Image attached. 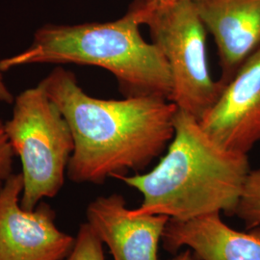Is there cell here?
Segmentation results:
<instances>
[{
  "label": "cell",
  "mask_w": 260,
  "mask_h": 260,
  "mask_svg": "<svg viewBox=\"0 0 260 260\" xmlns=\"http://www.w3.org/2000/svg\"><path fill=\"white\" fill-rule=\"evenodd\" d=\"M39 84L72 130L75 149L67 177L75 183L103 184L109 177L142 171L175 135L177 107L164 98L98 99L63 66L54 67Z\"/></svg>",
  "instance_id": "cell-1"
},
{
  "label": "cell",
  "mask_w": 260,
  "mask_h": 260,
  "mask_svg": "<svg viewBox=\"0 0 260 260\" xmlns=\"http://www.w3.org/2000/svg\"><path fill=\"white\" fill-rule=\"evenodd\" d=\"M167 149L148 173L118 177L143 196L131 214L165 215L177 221L221 212L234 216L251 170L248 154L223 149L200 121L178 108Z\"/></svg>",
  "instance_id": "cell-2"
},
{
  "label": "cell",
  "mask_w": 260,
  "mask_h": 260,
  "mask_svg": "<svg viewBox=\"0 0 260 260\" xmlns=\"http://www.w3.org/2000/svg\"><path fill=\"white\" fill-rule=\"evenodd\" d=\"M140 26L130 9L106 22L47 23L37 28L26 48L0 59V69L6 73L43 64L98 67L113 75L124 98L151 95L171 102L167 62L158 47L143 38Z\"/></svg>",
  "instance_id": "cell-3"
},
{
  "label": "cell",
  "mask_w": 260,
  "mask_h": 260,
  "mask_svg": "<svg viewBox=\"0 0 260 260\" xmlns=\"http://www.w3.org/2000/svg\"><path fill=\"white\" fill-rule=\"evenodd\" d=\"M12 105L5 131L21 163L20 204L32 210L63 188L75 142L63 113L40 84L17 94Z\"/></svg>",
  "instance_id": "cell-4"
},
{
  "label": "cell",
  "mask_w": 260,
  "mask_h": 260,
  "mask_svg": "<svg viewBox=\"0 0 260 260\" xmlns=\"http://www.w3.org/2000/svg\"><path fill=\"white\" fill-rule=\"evenodd\" d=\"M140 25L149 27L151 43L161 51L172 75L171 102L200 121L217 102L223 85L210 73L206 29L193 0L149 6L134 0L129 6Z\"/></svg>",
  "instance_id": "cell-5"
},
{
  "label": "cell",
  "mask_w": 260,
  "mask_h": 260,
  "mask_svg": "<svg viewBox=\"0 0 260 260\" xmlns=\"http://www.w3.org/2000/svg\"><path fill=\"white\" fill-rule=\"evenodd\" d=\"M22 189L20 173L0 185V260H65L75 237L57 226L50 205L23 208Z\"/></svg>",
  "instance_id": "cell-6"
},
{
  "label": "cell",
  "mask_w": 260,
  "mask_h": 260,
  "mask_svg": "<svg viewBox=\"0 0 260 260\" xmlns=\"http://www.w3.org/2000/svg\"><path fill=\"white\" fill-rule=\"evenodd\" d=\"M223 149L248 154L260 141V48L224 84L213 106L200 121Z\"/></svg>",
  "instance_id": "cell-7"
},
{
  "label": "cell",
  "mask_w": 260,
  "mask_h": 260,
  "mask_svg": "<svg viewBox=\"0 0 260 260\" xmlns=\"http://www.w3.org/2000/svg\"><path fill=\"white\" fill-rule=\"evenodd\" d=\"M87 223L113 260H159V243L170 218L165 215L134 216L120 194L101 196L86 209Z\"/></svg>",
  "instance_id": "cell-8"
},
{
  "label": "cell",
  "mask_w": 260,
  "mask_h": 260,
  "mask_svg": "<svg viewBox=\"0 0 260 260\" xmlns=\"http://www.w3.org/2000/svg\"><path fill=\"white\" fill-rule=\"evenodd\" d=\"M193 1L217 47L223 87L260 48V0Z\"/></svg>",
  "instance_id": "cell-9"
},
{
  "label": "cell",
  "mask_w": 260,
  "mask_h": 260,
  "mask_svg": "<svg viewBox=\"0 0 260 260\" xmlns=\"http://www.w3.org/2000/svg\"><path fill=\"white\" fill-rule=\"evenodd\" d=\"M220 214L170 219L162 236L164 249L175 253L187 247L199 260H260V226L238 232L223 223Z\"/></svg>",
  "instance_id": "cell-10"
},
{
  "label": "cell",
  "mask_w": 260,
  "mask_h": 260,
  "mask_svg": "<svg viewBox=\"0 0 260 260\" xmlns=\"http://www.w3.org/2000/svg\"><path fill=\"white\" fill-rule=\"evenodd\" d=\"M234 216L241 219L246 230L260 226V168L251 170Z\"/></svg>",
  "instance_id": "cell-11"
},
{
  "label": "cell",
  "mask_w": 260,
  "mask_h": 260,
  "mask_svg": "<svg viewBox=\"0 0 260 260\" xmlns=\"http://www.w3.org/2000/svg\"><path fill=\"white\" fill-rule=\"evenodd\" d=\"M103 241L87 222L81 223L65 260H105Z\"/></svg>",
  "instance_id": "cell-12"
},
{
  "label": "cell",
  "mask_w": 260,
  "mask_h": 260,
  "mask_svg": "<svg viewBox=\"0 0 260 260\" xmlns=\"http://www.w3.org/2000/svg\"><path fill=\"white\" fill-rule=\"evenodd\" d=\"M15 151L5 131L4 121L0 119V184L7 180L13 173Z\"/></svg>",
  "instance_id": "cell-13"
},
{
  "label": "cell",
  "mask_w": 260,
  "mask_h": 260,
  "mask_svg": "<svg viewBox=\"0 0 260 260\" xmlns=\"http://www.w3.org/2000/svg\"><path fill=\"white\" fill-rule=\"evenodd\" d=\"M3 74L4 72H2V70L0 69V103L12 104L15 100V95L10 90Z\"/></svg>",
  "instance_id": "cell-14"
},
{
  "label": "cell",
  "mask_w": 260,
  "mask_h": 260,
  "mask_svg": "<svg viewBox=\"0 0 260 260\" xmlns=\"http://www.w3.org/2000/svg\"><path fill=\"white\" fill-rule=\"evenodd\" d=\"M146 5L149 6H162V5H168L175 3L179 0H142Z\"/></svg>",
  "instance_id": "cell-15"
},
{
  "label": "cell",
  "mask_w": 260,
  "mask_h": 260,
  "mask_svg": "<svg viewBox=\"0 0 260 260\" xmlns=\"http://www.w3.org/2000/svg\"><path fill=\"white\" fill-rule=\"evenodd\" d=\"M173 260H199L197 257H196L195 255H194V253L192 252V251L190 250V249H188V250H186V251H182V252H180L179 254H177V256L174 258Z\"/></svg>",
  "instance_id": "cell-16"
}]
</instances>
